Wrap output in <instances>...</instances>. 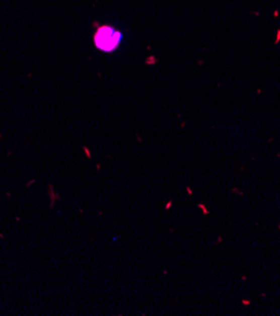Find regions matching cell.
<instances>
[{
  "mask_svg": "<svg viewBox=\"0 0 280 316\" xmlns=\"http://www.w3.org/2000/svg\"><path fill=\"white\" fill-rule=\"evenodd\" d=\"M121 33L112 27L104 26L97 29L95 34V46L102 52H112L119 47L121 42Z\"/></svg>",
  "mask_w": 280,
  "mask_h": 316,
  "instance_id": "6da1fadb",
  "label": "cell"
}]
</instances>
